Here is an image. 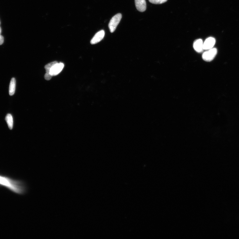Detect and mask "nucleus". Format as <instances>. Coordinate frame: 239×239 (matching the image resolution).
<instances>
[{"mask_svg":"<svg viewBox=\"0 0 239 239\" xmlns=\"http://www.w3.org/2000/svg\"><path fill=\"white\" fill-rule=\"evenodd\" d=\"M122 17V15L121 14H118L113 17L111 19L109 24V28L111 33L114 32Z\"/></svg>","mask_w":239,"mask_h":239,"instance_id":"f257e3e1","label":"nucleus"},{"mask_svg":"<svg viewBox=\"0 0 239 239\" xmlns=\"http://www.w3.org/2000/svg\"><path fill=\"white\" fill-rule=\"evenodd\" d=\"M217 53L216 48H212L208 50L203 54V59L206 62H210L215 58Z\"/></svg>","mask_w":239,"mask_h":239,"instance_id":"f03ea898","label":"nucleus"},{"mask_svg":"<svg viewBox=\"0 0 239 239\" xmlns=\"http://www.w3.org/2000/svg\"><path fill=\"white\" fill-rule=\"evenodd\" d=\"M64 64L62 63H57L51 68L50 73L52 76L58 75L62 71Z\"/></svg>","mask_w":239,"mask_h":239,"instance_id":"7ed1b4c3","label":"nucleus"},{"mask_svg":"<svg viewBox=\"0 0 239 239\" xmlns=\"http://www.w3.org/2000/svg\"><path fill=\"white\" fill-rule=\"evenodd\" d=\"M104 35H105V32H104V30H101L99 31L95 34L92 40H91V44L93 45L97 44L103 39Z\"/></svg>","mask_w":239,"mask_h":239,"instance_id":"20e7f679","label":"nucleus"},{"mask_svg":"<svg viewBox=\"0 0 239 239\" xmlns=\"http://www.w3.org/2000/svg\"><path fill=\"white\" fill-rule=\"evenodd\" d=\"M216 40L214 38L210 37L206 39L203 43V49L208 50L213 47L215 44Z\"/></svg>","mask_w":239,"mask_h":239,"instance_id":"39448f33","label":"nucleus"},{"mask_svg":"<svg viewBox=\"0 0 239 239\" xmlns=\"http://www.w3.org/2000/svg\"><path fill=\"white\" fill-rule=\"evenodd\" d=\"M135 3L137 10L141 12H144L146 10V0H135Z\"/></svg>","mask_w":239,"mask_h":239,"instance_id":"423d86ee","label":"nucleus"},{"mask_svg":"<svg viewBox=\"0 0 239 239\" xmlns=\"http://www.w3.org/2000/svg\"><path fill=\"white\" fill-rule=\"evenodd\" d=\"M193 47L194 50L198 53H201L204 50L203 43L201 39H198L194 43Z\"/></svg>","mask_w":239,"mask_h":239,"instance_id":"0eeeda50","label":"nucleus"},{"mask_svg":"<svg viewBox=\"0 0 239 239\" xmlns=\"http://www.w3.org/2000/svg\"><path fill=\"white\" fill-rule=\"evenodd\" d=\"M58 63L56 61L51 62L47 64L45 66V68L46 70V73L45 75V79L47 80H49L51 79L52 77L50 74V72L51 68L56 63Z\"/></svg>","mask_w":239,"mask_h":239,"instance_id":"6e6552de","label":"nucleus"},{"mask_svg":"<svg viewBox=\"0 0 239 239\" xmlns=\"http://www.w3.org/2000/svg\"><path fill=\"white\" fill-rule=\"evenodd\" d=\"M16 80L14 78L11 80L9 88V94L10 96L14 95L15 90Z\"/></svg>","mask_w":239,"mask_h":239,"instance_id":"1a4fd4ad","label":"nucleus"},{"mask_svg":"<svg viewBox=\"0 0 239 239\" xmlns=\"http://www.w3.org/2000/svg\"><path fill=\"white\" fill-rule=\"evenodd\" d=\"M6 120L9 128L11 130L13 127V120L12 115L10 114H8L6 117Z\"/></svg>","mask_w":239,"mask_h":239,"instance_id":"9d476101","label":"nucleus"},{"mask_svg":"<svg viewBox=\"0 0 239 239\" xmlns=\"http://www.w3.org/2000/svg\"><path fill=\"white\" fill-rule=\"evenodd\" d=\"M149 2L154 4H161L167 2V0H149Z\"/></svg>","mask_w":239,"mask_h":239,"instance_id":"9b49d317","label":"nucleus"},{"mask_svg":"<svg viewBox=\"0 0 239 239\" xmlns=\"http://www.w3.org/2000/svg\"><path fill=\"white\" fill-rule=\"evenodd\" d=\"M4 42V38L0 34V45H2Z\"/></svg>","mask_w":239,"mask_h":239,"instance_id":"f8f14e48","label":"nucleus"},{"mask_svg":"<svg viewBox=\"0 0 239 239\" xmlns=\"http://www.w3.org/2000/svg\"><path fill=\"white\" fill-rule=\"evenodd\" d=\"M2 32V29L1 27H0V34H1Z\"/></svg>","mask_w":239,"mask_h":239,"instance_id":"ddd939ff","label":"nucleus"}]
</instances>
